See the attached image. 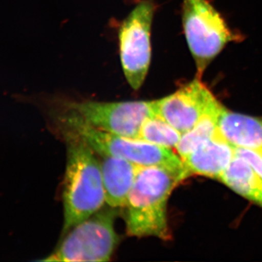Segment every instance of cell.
Instances as JSON below:
<instances>
[{"mask_svg":"<svg viewBox=\"0 0 262 262\" xmlns=\"http://www.w3.org/2000/svg\"><path fill=\"white\" fill-rule=\"evenodd\" d=\"M62 128L67 160L63 184V234L102 209L106 203L101 165L96 152L74 133Z\"/></svg>","mask_w":262,"mask_h":262,"instance_id":"obj_1","label":"cell"},{"mask_svg":"<svg viewBox=\"0 0 262 262\" xmlns=\"http://www.w3.org/2000/svg\"><path fill=\"white\" fill-rule=\"evenodd\" d=\"M184 180L182 174L170 169L141 165L123 208L127 235L170 239L169 196Z\"/></svg>","mask_w":262,"mask_h":262,"instance_id":"obj_2","label":"cell"},{"mask_svg":"<svg viewBox=\"0 0 262 262\" xmlns=\"http://www.w3.org/2000/svg\"><path fill=\"white\" fill-rule=\"evenodd\" d=\"M53 116L60 127L81 138L96 154L129 160L143 166L163 167L182 174L186 179L182 158L172 149L150 144L138 138L127 137L96 128L80 117L56 106Z\"/></svg>","mask_w":262,"mask_h":262,"instance_id":"obj_3","label":"cell"},{"mask_svg":"<svg viewBox=\"0 0 262 262\" xmlns=\"http://www.w3.org/2000/svg\"><path fill=\"white\" fill-rule=\"evenodd\" d=\"M116 208L100 210L70 229L61 244L42 261L104 262L111 259L118 237L115 232Z\"/></svg>","mask_w":262,"mask_h":262,"instance_id":"obj_4","label":"cell"},{"mask_svg":"<svg viewBox=\"0 0 262 262\" xmlns=\"http://www.w3.org/2000/svg\"><path fill=\"white\" fill-rule=\"evenodd\" d=\"M182 24L188 47L201 79L208 66L229 42L238 37L232 33L220 13L208 0H184Z\"/></svg>","mask_w":262,"mask_h":262,"instance_id":"obj_5","label":"cell"},{"mask_svg":"<svg viewBox=\"0 0 262 262\" xmlns=\"http://www.w3.org/2000/svg\"><path fill=\"white\" fill-rule=\"evenodd\" d=\"M152 0H143L123 20L118 32L120 61L133 89H140L151 58V33L155 11Z\"/></svg>","mask_w":262,"mask_h":262,"instance_id":"obj_6","label":"cell"},{"mask_svg":"<svg viewBox=\"0 0 262 262\" xmlns=\"http://www.w3.org/2000/svg\"><path fill=\"white\" fill-rule=\"evenodd\" d=\"M56 105L96 128L130 138L139 137L144 120L156 115L154 101L101 102L67 100Z\"/></svg>","mask_w":262,"mask_h":262,"instance_id":"obj_7","label":"cell"},{"mask_svg":"<svg viewBox=\"0 0 262 262\" xmlns=\"http://www.w3.org/2000/svg\"><path fill=\"white\" fill-rule=\"evenodd\" d=\"M214 98L201 79L196 77L173 94L155 100V113L183 134L196 125Z\"/></svg>","mask_w":262,"mask_h":262,"instance_id":"obj_8","label":"cell"},{"mask_svg":"<svg viewBox=\"0 0 262 262\" xmlns=\"http://www.w3.org/2000/svg\"><path fill=\"white\" fill-rule=\"evenodd\" d=\"M235 157V147L217 133L183 158L186 179L198 175L220 181Z\"/></svg>","mask_w":262,"mask_h":262,"instance_id":"obj_9","label":"cell"},{"mask_svg":"<svg viewBox=\"0 0 262 262\" xmlns=\"http://www.w3.org/2000/svg\"><path fill=\"white\" fill-rule=\"evenodd\" d=\"M106 204L123 208L141 165L115 157H101L100 162Z\"/></svg>","mask_w":262,"mask_h":262,"instance_id":"obj_10","label":"cell"},{"mask_svg":"<svg viewBox=\"0 0 262 262\" xmlns=\"http://www.w3.org/2000/svg\"><path fill=\"white\" fill-rule=\"evenodd\" d=\"M218 131L234 147L262 154V117L234 113L225 108L219 121Z\"/></svg>","mask_w":262,"mask_h":262,"instance_id":"obj_11","label":"cell"},{"mask_svg":"<svg viewBox=\"0 0 262 262\" xmlns=\"http://www.w3.org/2000/svg\"><path fill=\"white\" fill-rule=\"evenodd\" d=\"M220 181L262 208V178L246 160L235 155Z\"/></svg>","mask_w":262,"mask_h":262,"instance_id":"obj_12","label":"cell"},{"mask_svg":"<svg viewBox=\"0 0 262 262\" xmlns=\"http://www.w3.org/2000/svg\"><path fill=\"white\" fill-rule=\"evenodd\" d=\"M225 108L216 98H213L196 125L190 130L182 134L176 147L182 159L216 135L220 116Z\"/></svg>","mask_w":262,"mask_h":262,"instance_id":"obj_13","label":"cell"},{"mask_svg":"<svg viewBox=\"0 0 262 262\" xmlns=\"http://www.w3.org/2000/svg\"><path fill=\"white\" fill-rule=\"evenodd\" d=\"M182 135L161 117L154 115L143 122L138 139L162 147L176 149Z\"/></svg>","mask_w":262,"mask_h":262,"instance_id":"obj_14","label":"cell"},{"mask_svg":"<svg viewBox=\"0 0 262 262\" xmlns=\"http://www.w3.org/2000/svg\"><path fill=\"white\" fill-rule=\"evenodd\" d=\"M235 155L242 158L262 178V154L258 151H253L244 148L235 147Z\"/></svg>","mask_w":262,"mask_h":262,"instance_id":"obj_15","label":"cell"}]
</instances>
